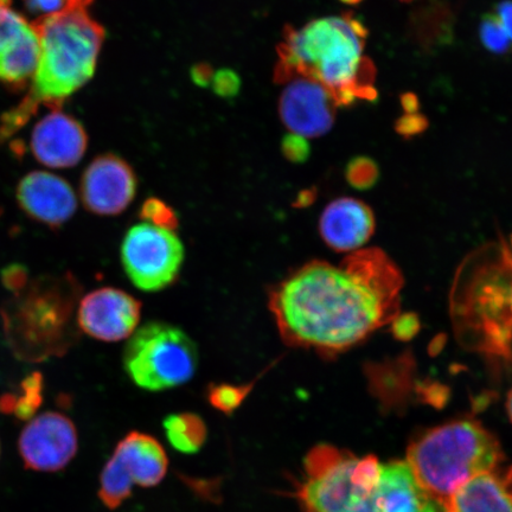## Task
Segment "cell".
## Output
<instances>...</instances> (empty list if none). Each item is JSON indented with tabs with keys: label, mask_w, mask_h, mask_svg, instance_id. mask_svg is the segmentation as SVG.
Listing matches in <instances>:
<instances>
[{
	"label": "cell",
	"mask_w": 512,
	"mask_h": 512,
	"mask_svg": "<svg viewBox=\"0 0 512 512\" xmlns=\"http://www.w3.org/2000/svg\"><path fill=\"white\" fill-rule=\"evenodd\" d=\"M403 279L380 249H360L339 265L310 261L271 288L270 309L292 348L334 356L399 316Z\"/></svg>",
	"instance_id": "cell-1"
},
{
	"label": "cell",
	"mask_w": 512,
	"mask_h": 512,
	"mask_svg": "<svg viewBox=\"0 0 512 512\" xmlns=\"http://www.w3.org/2000/svg\"><path fill=\"white\" fill-rule=\"evenodd\" d=\"M93 0H68L66 8L32 22L40 61L29 94L0 120V143L27 125L42 107L61 110L93 78L106 31L89 15Z\"/></svg>",
	"instance_id": "cell-2"
},
{
	"label": "cell",
	"mask_w": 512,
	"mask_h": 512,
	"mask_svg": "<svg viewBox=\"0 0 512 512\" xmlns=\"http://www.w3.org/2000/svg\"><path fill=\"white\" fill-rule=\"evenodd\" d=\"M367 37V28L350 12L315 19L300 29L286 27L274 80H315L328 89L338 107L351 106L357 99L373 101L376 68L363 56Z\"/></svg>",
	"instance_id": "cell-3"
},
{
	"label": "cell",
	"mask_w": 512,
	"mask_h": 512,
	"mask_svg": "<svg viewBox=\"0 0 512 512\" xmlns=\"http://www.w3.org/2000/svg\"><path fill=\"white\" fill-rule=\"evenodd\" d=\"M406 463L441 512L459 488L505 463L494 433L473 419L446 422L415 437Z\"/></svg>",
	"instance_id": "cell-4"
},
{
	"label": "cell",
	"mask_w": 512,
	"mask_h": 512,
	"mask_svg": "<svg viewBox=\"0 0 512 512\" xmlns=\"http://www.w3.org/2000/svg\"><path fill=\"white\" fill-rule=\"evenodd\" d=\"M80 285L72 275L36 279L2 309L6 339L30 362L61 356L76 341L73 316ZM76 315V313H75Z\"/></svg>",
	"instance_id": "cell-5"
},
{
	"label": "cell",
	"mask_w": 512,
	"mask_h": 512,
	"mask_svg": "<svg viewBox=\"0 0 512 512\" xmlns=\"http://www.w3.org/2000/svg\"><path fill=\"white\" fill-rule=\"evenodd\" d=\"M381 464L329 444L312 447L294 485L303 512H375Z\"/></svg>",
	"instance_id": "cell-6"
},
{
	"label": "cell",
	"mask_w": 512,
	"mask_h": 512,
	"mask_svg": "<svg viewBox=\"0 0 512 512\" xmlns=\"http://www.w3.org/2000/svg\"><path fill=\"white\" fill-rule=\"evenodd\" d=\"M123 361L138 388L158 393L191 381L200 358L195 342L178 326L150 322L130 337Z\"/></svg>",
	"instance_id": "cell-7"
},
{
	"label": "cell",
	"mask_w": 512,
	"mask_h": 512,
	"mask_svg": "<svg viewBox=\"0 0 512 512\" xmlns=\"http://www.w3.org/2000/svg\"><path fill=\"white\" fill-rule=\"evenodd\" d=\"M120 258L131 283L140 291L155 293L176 283L184 264L185 249L172 230L142 222L127 230Z\"/></svg>",
	"instance_id": "cell-8"
},
{
	"label": "cell",
	"mask_w": 512,
	"mask_h": 512,
	"mask_svg": "<svg viewBox=\"0 0 512 512\" xmlns=\"http://www.w3.org/2000/svg\"><path fill=\"white\" fill-rule=\"evenodd\" d=\"M79 450L74 422L59 412L34 416L18 439L19 456L25 469L59 472L72 462Z\"/></svg>",
	"instance_id": "cell-9"
},
{
	"label": "cell",
	"mask_w": 512,
	"mask_h": 512,
	"mask_svg": "<svg viewBox=\"0 0 512 512\" xmlns=\"http://www.w3.org/2000/svg\"><path fill=\"white\" fill-rule=\"evenodd\" d=\"M142 303L119 288L101 287L86 294L76 309L78 329L96 341L117 343L137 331Z\"/></svg>",
	"instance_id": "cell-10"
},
{
	"label": "cell",
	"mask_w": 512,
	"mask_h": 512,
	"mask_svg": "<svg viewBox=\"0 0 512 512\" xmlns=\"http://www.w3.org/2000/svg\"><path fill=\"white\" fill-rule=\"evenodd\" d=\"M137 176L131 165L115 155L96 157L81 178L80 195L83 206L99 216H117L136 197Z\"/></svg>",
	"instance_id": "cell-11"
},
{
	"label": "cell",
	"mask_w": 512,
	"mask_h": 512,
	"mask_svg": "<svg viewBox=\"0 0 512 512\" xmlns=\"http://www.w3.org/2000/svg\"><path fill=\"white\" fill-rule=\"evenodd\" d=\"M337 104L319 82L296 78L279 99V115L288 131L304 138L322 137L335 124Z\"/></svg>",
	"instance_id": "cell-12"
},
{
	"label": "cell",
	"mask_w": 512,
	"mask_h": 512,
	"mask_svg": "<svg viewBox=\"0 0 512 512\" xmlns=\"http://www.w3.org/2000/svg\"><path fill=\"white\" fill-rule=\"evenodd\" d=\"M40 54L31 23L12 8V0H0V82L23 89L34 78Z\"/></svg>",
	"instance_id": "cell-13"
},
{
	"label": "cell",
	"mask_w": 512,
	"mask_h": 512,
	"mask_svg": "<svg viewBox=\"0 0 512 512\" xmlns=\"http://www.w3.org/2000/svg\"><path fill=\"white\" fill-rule=\"evenodd\" d=\"M17 202L30 219L50 228L66 224L78 209L70 184L50 172L34 171L18 184Z\"/></svg>",
	"instance_id": "cell-14"
},
{
	"label": "cell",
	"mask_w": 512,
	"mask_h": 512,
	"mask_svg": "<svg viewBox=\"0 0 512 512\" xmlns=\"http://www.w3.org/2000/svg\"><path fill=\"white\" fill-rule=\"evenodd\" d=\"M30 145L38 162L49 168L66 169L78 164L85 155L88 137L72 115L54 110L38 121Z\"/></svg>",
	"instance_id": "cell-15"
},
{
	"label": "cell",
	"mask_w": 512,
	"mask_h": 512,
	"mask_svg": "<svg viewBox=\"0 0 512 512\" xmlns=\"http://www.w3.org/2000/svg\"><path fill=\"white\" fill-rule=\"evenodd\" d=\"M375 216L366 203L355 198H338L319 220L322 239L336 252L360 251L375 232Z\"/></svg>",
	"instance_id": "cell-16"
},
{
	"label": "cell",
	"mask_w": 512,
	"mask_h": 512,
	"mask_svg": "<svg viewBox=\"0 0 512 512\" xmlns=\"http://www.w3.org/2000/svg\"><path fill=\"white\" fill-rule=\"evenodd\" d=\"M134 486L155 488L168 473L169 459L164 447L150 434L132 431L115 447L111 457Z\"/></svg>",
	"instance_id": "cell-17"
},
{
	"label": "cell",
	"mask_w": 512,
	"mask_h": 512,
	"mask_svg": "<svg viewBox=\"0 0 512 512\" xmlns=\"http://www.w3.org/2000/svg\"><path fill=\"white\" fill-rule=\"evenodd\" d=\"M444 512H512V465L504 463L459 488Z\"/></svg>",
	"instance_id": "cell-18"
},
{
	"label": "cell",
	"mask_w": 512,
	"mask_h": 512,
	"mask_svg": "<svg viewBox=\"0 0 512 512\" xmlns=\"http://www.w3.org/2000/svg\"><path fill=\"white\" fill-rule=\"evenodd\" d=\"M375 512H441L403 460L381 465Z\"/></svg>",
	"instance_id": "cell-19"
},
{
	"label": "cell",
	"mask_w": 512,
	"mask_h": 512,
	"mask_svg": "<svg viewBox=\"0 0 512 512\" xmlns=\"http://www.w3.org/2000/svg\"><path fill=\"white\" fill-rule=\"evenodd\" d=\"M163 427L172 448L187 456L200 452L207 443V424L195 413L170 414L164 419Z\"/></svg>",
	"instance_id": "cell-20"
},
{
	"label": "cell",
	"mask_w": 512,
	"mask_h": 512,
	"mask_svg": "<svg viewBox=\"0 0 512 512\" xmlns=\"http://www.w3.org/2000/svg\"><path fill=\"white\" fill-rule=\"evenodd\" d=\"M43 376L32 373L21 384L22 393L0 396V412L14 414L17 419L27 421L34 418L43 402Z\"/></svg>",
	"instance_id": "cell-21"
},
{
	"label": "cell",
	"mask_w": 512,
	"mask_h": 512,
	"mask_svg": "<svg viewBox=\"0 0 512 512\" xmlns=\"http://www.w3.org/2000/svg\"><path fill=\"white\" fill-rule=\"evenodd\" d=\"M255 382L245 384L211 383L207 390L209 405L224 415H233L254 389Z\"/></svg>",
	"instance_id": "cell-22"
},
{
	"label": "cell",
	"mask_w": 512,
	"mask_h": 512,
	"mask_svg": "<svg viewBox=\"0 0 512 512\" xmlns=\"http://www.w3.org/2000/svg\"><path fill=\"white\" fill-rule=\"evenodd\" d=\"M479 38L492 54L504 55L512 51V42L496 14H486L479 25Z\"/></svg>",
	"instance_id": "cell-23"
},
{
	"label": "cell",
	"mask_w": 512,
	"mask_h": 512,
	"mask_svg": "<svg viewBox=\"0 0 512 512\" xmlns=\"http://www.w3.org/2000/svg\"><path fill=\"white\" fill-rule=\"evenodd\" d=\"M139 217L151 226L172 230V232L179 226L176 211L156 197L147 198L139 210Z\"/></svg>",
	"instance_id": "cell-24"
},
{
	"label": "cell",
	"mask_w": 512,
	"mask_h": 512,
	"mask_svg": "<svg viewBox=\"0 0 512 512\" xmlns=\"http://www.w3.org/2000/svg\"><path fill=\"white\" fill-rule=\"evenodd\" d=\"M345 177L351 187L368 190L379 181L380 169L375 160L369 157H356L347 165Z\"/></svg>",
	"instance_id": "cell-25"
},
{
	"label": "cell",
	"mask_w": 512,
	"mask_h": 512,
	"mask_svg": "<svg viewBox=\"0 0 512 512\" xmlns=\"http://www.w3.org/2000/svg\"><path fill=\"white\" fill-rule=\"evenodd\" d=\"M286 159L293 163H304L310 156V145L306 138L298 134H288L281 145Z\"/></svg>",
	"instance_id": "cell-26"
},
{
	"label": "cell",
	"mask_w": 512,
	"mask_h": 512,
	"mask_svg": "<svg viewBox=\"0 0 512 512\" xmlns=\"http://www.w3.org/2000/svg\"><path fill=\"white\" fill-rule=\"evenodd\" d=\"M428 127V120L424 114L413 113L403 114L402 117L396 121L395 131L405 139H411L424 133Z\"/></svg>",
	"instance_id": "cell-27"
},
{
	"label": "cell",
	"mask_w": 512,
	"mask_h": 512,
	"mask_svg": "<svg viewBox=\"0 0 512 512\" xmlns=\"http://www.w3.org/2000/svg\"><path fill=\"white\" fill-rule=\"evenodd\" d=\"M0 279L4 287L14 294L22 292L30 283L28 268L18 264L5 267Z\"/></svg>",
	"instance_id": "cell-28"
},
{
	"label": "cell",
	"mask_w": 512,
	"mask_h": 512,
	"mask_svg": "<svg viewBox=\"0 0 512 512\" xmlns=\"http://www.w3.org/2000/svg\"><path fill=\"white\" fill-rule=\"evenodd\" d=\"M213 87L217 95L234 96L240 88L239 76L232 70L223 69L213 76Z\"/></svg>",
	"instance_id": "cell-29"
},
{
	"label": "cell",
	"mask_w": 512,
	"mask_h": 512,
	"mask_svg": "<svg viewBox=\"0 0 512 512\" xmlns=\"http://www.w3.org/2000/svg\"><path fill=\"white\" fill-rule=\"evenodd\" d=\"M24 4L34 14L46 16L66 8L68 0H24Z\"/></svg>",
	"instance_id": "cell-30"
},
{
	"label": "cell",
	"mask_w": 512,
	"mask_h": 512,
	"mask_svg": "<svg viewBox=\"0 0 512 512\" xmlns=\"http://www.w3.org/2000/svg\"><path fill=\"white\" fill-rule=\"evenodd\" d=\"M418 325L415 317H402L395 323L394 334L400 339H409L418 331Z\"/></svg>",
	"instance_id": "cell-31"
},
{
	"label": "cell",
	"mask_w": 512,
	"mask_h": 512,
	"mask_svg": "<svg viewBox=\"0 0 512 512\" xmlns=\"http://www.w3.org/2000/svg\"><path fill=\"white\" fill-rule=\"evenodd\" d=\"M495 14L498 16L512 42V0H504V2L499 3Z\"/></svg>",
	"instance_id": "cell-32"
},
{
	"label": "cell",
	"mask_w": 512,
	"mask_h": 512,
	"mask_svg": "<svg viewBox=\"0 0 512 512\" xmlns=\"http://www.w3.org/2000/svg\"><path fill=\"white\" fill-rule=\"evenodd\" d=\"M213 70L208 64H200L192 70V79L200 86H208L210 81L213 80Z\"/></svg>",
	"instance_id": "cell-33"
},
{
	"label": "cell",
	"mask_w": 512,
	"mask_h": 512,
	"mask_svg": "<svg viewBox=\"0 0 512 512\" xmlns=\"http://www.w3.org/2000/svg\"><path fill=\"white\" fill-rule=\"evenodd\" d=\"M401 105L405 114L419 113V99L413 93H406L401 96Z\"/></svg>",
	"instance_id": "cell-34"
},
{
	"label": "cell",
	"mask_w": 512,
	"mask_h": 512,
	"mask_svg": "<svg viewBox=\"0 0 512 512\" xmlns=\"http://www.w3.org/2000/svg\"><path fill=\"white\" fill-rule=\"evenodd\" d=\"M313 200V194L311 191H304L302 196L298 198V202L300 203V206H305L307 201Z\"/></svg>",
	"instance_id": "cell-35"
},
{
	"label": "cell",
	"mask_w": 512,
	"mask_h": 512,
	"mask_svg": "<svg viewBox=\"0 0 512 512\" xmlns=\"http://www.w3.org/2000/svg\"><path fill=\"white\" fill-rule=\"evenodd\" d=\"M507 411L509 414V418L512 421V389L510 390V392L508 394Z\"/></svg>",
	"instance_id": "cell-36"
},
{
	"label": "cell",
	"mask_w": 512,
	"mask_h": 512,
	"mask_svg": "<svg viewBox=\"0 0 512 512\" xmlns=\"http://www.w3.org/2000/svg\"><path fill=\"white\" fill-rule=\"evenodd\" d=\"M341 2L348 5H357L360 4L362 0H341Z\"/></svg>",
	"instance_id": "cell-37"
},
{
	"label": "cell",
	"mask_w": 512,
	"mask_h": 512,
	"mask_svg": "<svg viewBox=\"0 0 512 512\" xmlns=\"http://www.w3.org/2000/svg\"><path fill=\"white\" fill-rule=\"evenodd\" d=\"M402 2H411V0H402Z\"/></svg>",
	"instance_id": "cell-38"
}]
</instances>
